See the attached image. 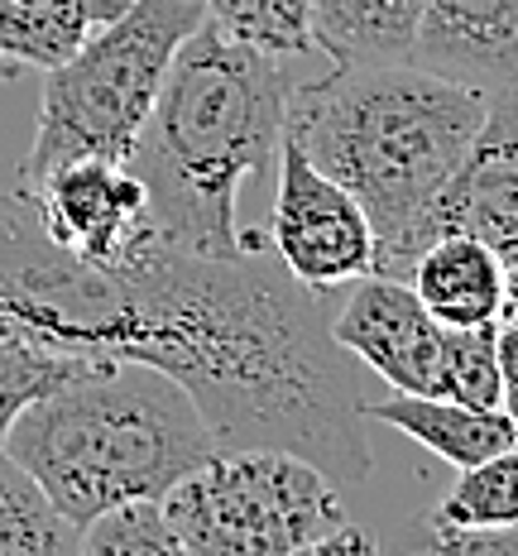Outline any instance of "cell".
<instances>
[{"label":"cell","instance_id":"6da1fadb","mask_svg":"<svg viewBox=\"0 0 518 556\" xmlns=\"http://www.w3.org/2000/svg\"><path fill=\"white\" fill-rule=\"evenodd\" d=\"M111 274L97 355L140 361L192 393L222 451H298L331 480H370L365 399L331 341L321 293L274 245L206 260L149 240Z\"/></svg>","mask_w":518,"mask_h":556},{"label":"cell","instance_id":"7a4b0ae2","mask_svg":"<svg viewBox=\"0 0 518 556\" xmlns=\"http://www.w3.org/2000/svg\"><path fill=\"white\" fill-rule=\"evenodd\" d=\"M293 73L245 39L202 20L173 53L130 159L149 192L154 240L182 254L240 260L269 230L240 226V188L279 168Z\"/></svg>","mask_w":518,"mask_h":556},{"label":"cell","instance_id":"3957f363","mask_svg":"<svg viewBox=\"0 0 518 556\" xmlns=\"http://www.w3.org/2000/svg\"><path fill=\"white\" fill-rule=\"evenodd\" d=\"M490 97L418 63H337L288 91L283 139L337 178L375 226V274L408 278Z\"/></svg>","mask_w":518,"mask_h":556},{"label":"cell","instance_id":"277c9868","mask_svg":"<svg viewBox=\"0 0 518 556\" xmlns=\"http://www.w3.org/2000/svg\"><path fill=\"white\" fill-rule=\"evenodd\" d=\"M0 446L43 484L77 532L125 500H164L182 475L222 451L178 379L115 355H97L39 393Z\"/></svg>","mask_w":518,"mask_h":556},{"label":"cell","instance_id":"5b68a950","mask_svg":"<svg viewBox=\"0 0 518 556\" xmlns=\"http://www.w3.org/2000/svg\"><path fill=\"white\" fill-rule=\"evenodd\" d=\"M206 20V0H125L67 63L43 73L20 188L67 159H130L173 53Z\"/></svg>","mask_w":518,"mask_h":556},{"label":"cell","instance_id":"8992f818","mask_svg":"<svg viewBox=\"0 0 518 556\" xmlns=\"http://www.w3.org/2000/svg\"><path fill=\"white\" fill-rule=\"evenodd\" d=\"M168 528L188 556L375 552L351 523L337 480L298 451H216L164 494Z\"/></svg>","mask_w":518,"mask_h":556},{"label":"cell","instance_id":"52a82bcc","mask_svg":"<svg viewBox=\"0 0 518 556\" xmlns=\"http://www.w3.org/2000/svg\"><path fill=\"white\" fill-rule=\"evenodd\" d=\"M106 312L111 274L58 250L20 188H0V336L97 355Z\"/></svg>","mask_w":518,"mask_h":556},{"label":"cell","instance_id":"ba28073f","mask_svg":"<svg viewBox=\"0 0 518 556\" xmlns=\"http://www.w3.org/2000/svg\"><path fill=\"white\" fill-rule=\"evenodd\" d=\"M274 178L279 192H274L269 245L298 283L327 298L375 274V226L365 206L337 178H327L293 139H283Z\"/></svg>","mask_w":518,"mask_h":556},{"label":"cell","instance_id":"9c48e42d","mask_svg":"<svg viewBox=\"0 0 518 556\" xmlns=\"http://www.w3.org/2000/svg\"><path fill=\"white\" fill-rule=\"evenodd\" d=\"M43 236L87 269H121L154 240L149 192L121 159H67L20 188Z\"/></svg>","mask_w":518,"mask_h":556},{"label":"cell","instance_id":"30bf717a","mask_svg":"<svg viewBox=\"0 0 518 556\" xmlns=\"http://www.w3.org/2000/svg\"><path fill=\"white\" fill-rule=\"evenodd\" d=\"M327 331L394 393H442V327L408 278L365 274L345 283V303L327 317Z\"/></svg>","mask_w":518,"mask_h":556},{"label":"cell","instance_id":"8fae6325","mask_svg":"<svg viewBox=\"0 0 518 556\" xmlns=\"http://www.w3.org/2000/svg\"><path fill=\"white\" fill-rule=\"evenodd\" d=\"M437 240L470 236L504 264L518 260V87L494 91L466 159L432 216Z\"/></svg>","mask_w":518,"mask_h":556},{"label":"cell","instance_id":"7c38bea8","mask_svg":"<svg viewBox=\"0 0 518 556\" xmlns=\"http://www.w3.org/2000/svg\"><path fill=\"white\" fill-rule=\"evenodd\" d=\"M408 63L460 87H518V0H422Z\"/></svg>","mask_w":518,"mask_h":556},{"label":"cell","instance_id":"4fadbf2b","mask_svg":"<svg viewBox=\"0 0 518 556\" xmlns=\"http://www.w3.org/2000/svg\"><path fill=\"white\" fill-rule=\"evenodd\" d=\"M408 283L437 327H480L504 317V260L470 236H442L413 260Z\"/></svg>","mask_w":518,"mask_h":556},{"label":"cell","instance_id":"5bb4252c","mask_svg":"<svg viewBox=\"0 0 518 556\" xmlns=\"http://www.w3.org/2000/svg\"><path fill=\"white\" fill-rule=\"evenodd\" d=\"M365 422L394 427L456 470L480 466L494 451L514 446V427L504 408H466L446 393H389L379 403H365Z\"/></svg>","mask_w":518,"mask_h":556},{"label":"cell","instance_id":"9a60e30c","mask_svg":"<svg viewBox=\"0 0 518 556\" xmlns=\"http://www.w3.org/2000/svg\"><path fill=\"white\" fill-rule=\"evenodd\" d=\"M121 10L125 0H0V77L67 63Z\"/></svg>","mask_w":518,"mask_h":556},{"label":"cell","instance_id":"2e32d148","mask_svg":"<svg viewBox=\"0 0 518 556\" xmlns=\"http://www.w3.org/2000/svg\"><path fill=\"white\" fill-rule=\"evenodd\" d=\"M422 0H313V49L331 63H403Z\"/></svg>","mask_w":518,"mask_h":556},{"label":"cell","instance_id":"e0dca14e","mask_svg":"<svg viewBox=\"0 0 518 556\" xmlns=\"http://www.w3.org/2000/svg\"><path fill=\"white\" fill-rule=\"evenodd\" d=\"M428 542L476 538V532H509L518 528V442L466 466L460 480L442 494L432 514H422Z\"/></svg>","mask_w":518,"mask_h":556},{"label":"cell","instance_id":"ac0fdd59","mask_svg":"<svg viewBox=\"0 0 518 556\" xmlns=\"http://www.w3.org/2000/svg\"><path fill=\"white\" fill-rule=\"evenodd\" d=\"M77 528L58 514L43 484L0 446V556H73Z\"/></svg>","mask_w":518,"mask_h":556},{"label":"cell","instance_id":"d6986e66","mask_svg":"<svg viewBox=\"0 0 518 556\" xmlns=\"http://www.w3.org/2000/svg\"><path fill=\"white\" fill-rule=\"evenodd\" d=\"M206 20L274 58L313 53V0H206Z\"/></svg>","mask_w":518,"mask_h":556},{"label":"cell","instance_id":"ffe728a7","mask_svg":"<svg viewBox=\"0 0 518 556\" xmlns=\"http://www.w3.org/2000/svg\"><path fill=\"white\" fill-rule=\"evenodd\" d=\"M97 355H87V351H58V345H39V341H25V336H0V442H5L10 422L39 393L58 389L63 379H73Z\"/></svg>","mask_w":518,"mask_h":556},{"label":"cell","instance_id":"44dd1931","mask_svg":"<svg viewBox=\"0 0 518 556\" xmlns=\"http://www.w3.org/2000/svg\"><path fill=\"white\" fill-rule=\"evenodd\" d=\"M500 321L442 327V393L466 408H504V375L494 355Z\"/></svg>","mask_w":518,"mask_h":556},{"label":"cell","instance_id":"7402d4cb","mask_svg":"<svg viewBox=\"0 0 518 556\" xmlns=\"http://www.w3.org/2000/svg\"><path fill=\"white\" fill-rule=\"evenodd\" d=\"M77 552L91 556H182L178 532L168 528L164 500H125L97 514L77 532Z\"/></svg>","mask_w":518,"mask_h":556},{"label":"cell","instance_id":"603a6c76","mask_svg":"<svg viewBox=\"0 0 518 556\" xmlns=\"http://www.w3.org/2000/svg\"><path fill=\"white\" fill-rule=\"evenodd\" d=\"M437 552H470V556H518V528L509 532H476V538H446L432 542Z\"/></svg>","mask_w":518,"mask_h":556},{"label":"cell","instance_id":"cb8c5ba5","mask_svg":"<svg viewBox=\"0 0 518 556\" xmlns=\"http://www.w3.org/2000/svg\"><path fill=\"white\" fill-rule=\"evenodd\" d=\"M494 355H500L504 393H518V317H509V312L500 317V331H494Z\"/></svg>","mask_w":518,"mask_h":556},{"label":"cell","instance_id":"d4e9b609","mask_svg":"<svg viewBox=\"0 0 518 556\" xmlns=\"http://www.w3.org/2000/svg\"><path fill=\"white\" fill-rule=\"evenodd\" d=\"M504 312L518 317V260L504 264Z\"/></svg>","mask_w":518,"mask_h":556},{"label":"cell","instance_id":"484cf974","mask_svg":"<svg viewBox=\"0 0 518 556\" xmlns=\"http://www.w3.org/2000/svg\"><path fill=\"white\" fill-rule=\"evenodd\" d=\"M504 413H509V427H514V442H518V393H504Z\"/></svg>","mask_w":518,"mask_h":556}]
</instances>
